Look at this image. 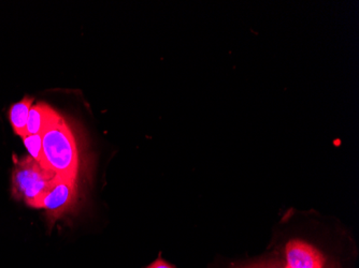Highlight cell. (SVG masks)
I'll return each mask as SVG.
<instances>
[{"mask_svg":"<svg viewBox=\"0 0 359 268\" xmlns=\"http://www.w3.org/2000/svg\"><path fill=\"white\" fill-rule=\"evenodd\" d=\"M62 117L55 110L44 104L38 102L32 104L28 115L26 132L28 134H43L44 131L60 122Z\"/></svg>","mask_w":359,"mask_h":268,"instance_id":"cell-5","label":"cell"},{"mask_svg":"<svg viewBox=\"0 0 359 268\" xmlns=\"http://www.w3.org/2000/svg\"><path fill=\"white\" fill-rule=\"evenodd\" d=\"M144 268H175L172 264L168 263V262L165 261V260L159 259L155 260L154 262L150 264V265L147 266Z\"/></svg>","mask_w":359,"mask_h":268,"instance_id":"cell-9","label":"cell"},{"mask_svg":"<svg viewBox=\"0 0 359 268\" xmlns=\"http://www.w3.org/2000/svg\"><path fill=\"white\" fill-rule=\"evenodd\" d=\"M76 197V181L57 177L53 186L42 197L38 209H44L48 220L53 223L74 206Z\"/></svg>","mask_w":359,"mask_h":268,"instance_id":"cell-3","label":"cell"},{"mask_svg":"<svg viewBox=\"0 0 359 268\" xmlns=\"http://www.w3.org/2000/svg\"><path fill=\"white\" fill-rule=\"evenodd\" d=\"M286 266L288 268H323L325 258L313 244L292 237L285 244Z\"/></svg>","mask_w":359,"mask_h":268,"instance_id":"cell-4","label":"cell"},{"mask_svg":"<svg viewBox=\"0 0 359 268\" xmlns=\"http://www.w3.org/2000/svg\"><path fill=\"white\" fill-rule=\"evenodd\" d=\"M13 161L12 195L27 206L39 209L40 201L53 186L57 175L30 156L22 159L14 157Z\"/></svg>","mask_w":359,"mask_h":268,"instance_id":"cell-2","label":"cell"},{"mask_svg":"<svg viewBox=\"0 0 359 268\" xmlns=\"http://www.w3.org/2000/svg\"><path fill=\"white\" fill-rule=\"evenodd\" d=\"M240 268H288L287 266L281 265V264L273 263V262H262V263L249 264V265L242 266Z\"/></svg>","mask_w":359,"mask_h":268,"instance_id":"cell-8","label":"cell"},{"mask_svg":"<svg viewBox=\"0 0 359 268\" xmlns=\"http://www.w3.org/2000/svg\"><path fill=\"white\" fill-rule=\"evenodd\" d=\"M23 142L27 148L29 156L34 160L43 165V152H42V136L41 134H28L24 136Z\"/></svg>","mask_w":359,"mask_h":268,"instance_id":"cell-7","label":"cell"},{"mask_svg":"<svg viewBox=\"0 0 359 268\" xmlns=\"http://www.w3.org/2000/svg\"><path fill=\"white\" fill-rule=\"evenodd\" d=\"M32 104H34V99L25 97L21 101L14 104L9 111L10 122L14 133L21 138L27 136L26 126H27L28 115Z\"/></svg>","mask_w":359,"mask_h":268,"instance_id":"cell-6","label":"cell"},{"mask_svg":"<svg viewBox=\"0 0 359 268\" xmlns=\"http://www.w3.org/2000/svg\"><path fill=\"white\" fill-rule=\"evenodd\" d=\"M43 167L60 178L78 179L80 157L76 138L64 120L50 127L42 134Z\"/></svg>","mask_w":359,"mask_h":268,"instance_id":"cell-1","label":"cell"}]
</instances>
